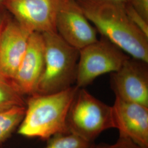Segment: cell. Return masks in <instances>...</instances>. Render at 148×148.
I'll return each instance as SVG.
<instances>
[{
  "label": "cell",
  "instance_id": "cell-14",
  "mask_svg": "<svg viewBox=\"0 0 148 148\" xmlns=\"http://www.w3.org/2000/svg\"><path fill=\"white\" fill-rule=\"evenodd\" d=\"M91 144L73 134L67 133L49 138L47 145L43 148H88Z\"/></svg>",
  "mask_w": 148,
  "mask_h": 148
},
{
  "label": "cell",
  "instance_id": "cell-19",
  "mask_svg": "<svg viewBox=\"0 0 148 148\" xmlns=\"http://www.w3.org/2000/svg\"><path fill=\"white\" fill-rule=\"evenodd\" d=\"M114 1H120V2H124V3H127L128 2L129 0H114Z\"/></svg>",
  "mask_w": 148,
  "mask_h": 148
},
{
  "label": "cell",
  "instance_id": "cell-16",
  "mask_svg": "<svg viewBox=\"0 0 148 148\" xmlns=\"http://www.w3.org/2000/svg\"><path fill=\"white\" fill-rule=\"evenodd\" d=\"M127 14L137 27L148 36V21H146L128 2L125 3Z\"/></svg>",
  "mask_w": 148,
  "mask_h": 148
},
{
  "label": "cell",
  "instance_id": "cell-11",
  "mask_svg": "<svg viewBox=\"0 0 148 148\" xmlns=\"http://www.w3.org/2000/svg\"><path fill=\"white\" fill-rule=\"evenodd\" d=\"M45 67V45L42 34L30 35L26 52L12 80L21 93L35 94Z\"/></svg>",
  "mask_w": 148,
  "mask_h": 148
},
{
  "label": "cell",
  "instance_id": "cell-8",
  "mask_svg": "<svg viewBox=\"0 0 148 148\" xmlns=\"http://www.w3.org/2000/svg\"><path fill=\"white\" fill-rule=\"evenodd\" d=\"M148 63L131 57L111 74L115 97L148 106Z\"/></svg>",
  "mask_w": 148,
  "mask_h": 148
},
{
  "label": "cell",
  "instance_id": "cell-10",
  "mask_svg": "<svg viewBox=\"0 0 148 148\" xmlns=\"http://www.w3.org/2000/svg\"><path fill=\"white\" fill-rule=\"evenodd\" d=\"M32 34L14 19L7 18L0 35V70L11 79L26 52Z\"/></svg>",
  "mask_w": 148,
  "mask_h": 148
},
{
  "label": "cell",
  "instance_id": "cell-17",
  "mask_svg": "<svg viewBox=\"0 0 148 148\" xmlns=\"http://www.w3.org/2000/svg\"><path fill=\"white\" fill-rule=\"evenodd\" d=\"M128 3L146 21H148V0H129Z\"/></svg>",
  "mask_w": 148,
  "mask_h": 148
},
{
  "label": "cell",
  "instance_id": "cell-3",
  "mask_svg": "<svg viewBox=\"0 0 148 148\" xmlns=\"http://www.w3.org/2000/svg\"><path fill=\"white\" fill-rule=\"evenodd\" d=\"M45 67L35 94L60 92L75 84L79 51L71 46L57 32L42 34Z\"/></svg>",
  "mask_w": 148,
  "mask_h": 148
},
{
  "label": "cell",
  "instance_id": "cell-18",
  "mask_svg": "<svg viewBox=\"0 0 148 148\" xmlns=\"http://www.w3.org/2000/svg\"><path fill=\"white\" fill-rule=\"evenodd\" d=\"M4 7L2 5H0V35L3 26L5 24V21L7 19V18L5 16V14L4 13Z\"/></svg>",
  "mask_w": 148,
  "mask_h": 148
},
{
  "label": "cell",
  "instance_id": "cell-5",
  "mask_svg": "<svg viewBox=\"0 0 148 148\" xmlns=\"http://www.w3.org/2000/svg\"><path fill=\"white\" fill-rule=\"evenodd\" d=\"M129 57L120 48L101 36L79 50L75 86L85 88L101 75L116 71Z\"/></svg>",
  "mask_w": 148,
  "mask_h": 148
},
{
  "label": "cell",
  "instance_id": "cell-1",
  "mask_svg": "<svg viewBox=\"0 0 148 148\" xmlns=\"http://www.w3.org/2000/svg\"><path fill=\"white\" fill-rule=\"evenodd\" d=\"M103 37L130 57L148 63V36L131 20L125 3L114 0H75Z\"/></svg>",
  "mask_w": 148,
  "mask_h": 148
},
{
  "label": "cell",
  "instance_id": "cell-13",
  "mask_svg": "<svg viewBox=\"0 0 148 148\" xmlns=\"http://www.w3.org/2000/svg\"><path fill=\"white\" fill-rule=\"evenodd\" d=\"M25 111L26 106H15L0 110V144L21 123Z\"/></svg>",
  "mask_w": 148,
  "mask_h": 148
},
{
  "label": "cell",
  "instance_id": "cell-7",
  "mask_svg": "<svg viewBox=\"0 0 148 148\" xmlns=\"http://www.w3.org/2000/svg\"><path fill=\"white\" fill-rule=\"evenodd\" d=\"M56 32L69 45L78 49L98 39L97 31L75 0H63L56 23Z\"/></svg>",
  "mask_w": 148,
  "mask_h": 148
},
{
  "label": "cell",
  "instance_id": "cell-12",
  "mask_svg": "<svg viewBox=\"0 0 148 148\" xmlns=\"http://www.w3.org/2000/svg\"><path fill=\"white\" fill-rule=\"evenodd\" d=\"M23 95L12 79L0 70V110L15 106H26Z\"/></svg>",
  "mask_w": 148,
  "mask_h": 148
},
{
  "label": "cell",
  "instance_id": "cell-2",
  "mask_svg": "<svg viewBox=\"0 0 148 148\" xmlns=\"http://www.w3.org/2000/svg\"><path fill=\"white\" fill-rule=\"evenodd\" d=\"M78 88L73 86L53 93L31 95L26 103L25 114L18 133L27 137L42 139L69 133L66 119Z\"/></svg>",
  "mask_w": 148,
  "mask_h": 148
},
{
  "label": "cell",
  "instance_id": "cell-9",
  "mask_svg": "<svg viewBox=\"0 0 148 148\" xmlns=\"http://www.w3.org/2000/svg\"><path fill=\"white\" fill-rule=\"evenodd\" d=\"M111 109L113 126L119 134L148 148V106L115 97Z\"/></svg>",
  "mask_w": 148,
  "mask_h": 148
},
{
  "label": "cell",
  "instance_id": "cell-4",
  "mask_svg": "<svg viewBox=\"0 0 148 148\" xmlns=\"http://www.w3.org/2000/svg\"><path fill=\"white\" fill-rule=\"evenodd\" d=\"M66 125L69 133L92 144L103 132L114 128L111 106L85 88H79L69 108Z\"/></svg>",
  "mask_w": 148,
  "mask_h": 148
},
{
  "label": "cell",
  "instance_id": "cell-6",
  "mask_svg": "<svg viewBox=\"0 0 148 148\" xmlns=\"http://www.w3.org/2000/svg\"><path fill=\"white\" fill-rule=\"evenodd\" d=\"M63 0H5L2 5L31 32H57L56 23Z\"/></svg>",
  "mask_w": 148,
  "mask_h": 148
},
{
  "label": "cell",
  "instance_id": "cell-20",
  "mask_svg": "<svg viewBox=\"0 0 148 148\" xmlns=\"http://www.w3.org/2000/svg\"><path fill=\"white\" fill-rule=\"evenodd\" d=\"M5 0H0V5H2V3L5 1Z\"/></svg>",
  "mask_w": 148,
  "mask_h": 148
},
{
  "label": "cell",
  "instance_id": "cell-21",
  "mask_svg": "<svg viewBox=\"0 0 148 148\" xmlns=\"http://www.w3.org/2000/svg\"><path fill=\"white\" fill-rule=\"evenodd\" d=\"M92 144L90 145V147L88 148H92Z\"/></svg>",
  "mask_w": 148,
  "mask_h": 148
},
{
  "label": "cell",
  "instance_id": "cell-15",
  "mask_svg": "<svg viewBox=\"0 0 148 148\" xmlns=\"http://www.w3.org/2000/svg\"><path fill=\"white\" fill-rule=\"evenodd\" d=\"M92 146V148H145L135 143L129 138L120 134L116 142L114 144L101 143L95 145L93 143Z\"/></svg>",
  "mask_w": 148,
  "mask_h": 148
}]
</instances>
